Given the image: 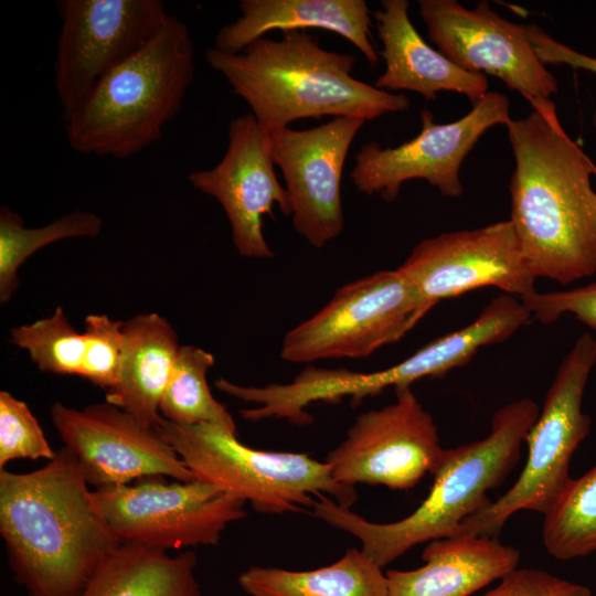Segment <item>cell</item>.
Wrapping results in <instances>:
<instances>
[{"mask_svg": "<svg viewBox=\"0 0 596 596\" xmlns=\"http://www.w3.org/2000/svg\"><path fill=\"white\" fill-rule=\"evenodd\" d=\"M505 126L515 235L533 273L568 285L596 273V166L562 127L551 99Z\"/></svg>", "mask_w": 596, "mask_h": 596, "instance_id": "obj_1", "label": "cell"}, {"mask_svg": "<svg viewBox=\"0 0 596 596\" xmlns=\"http://www.w3.org/2000/svg\"><path fill=\"white\" fill-rule=\"evenodd\" d=\"M0 534L29 596H79L121 544L65 447L38 470L0 469Z\"/></svg>", "mask_w": 596, "mask_h": 596, "instance_id": "obj_2", "label": "cell"}, {"mask_svg": "<svg viewBox=\"0 0 596 596\" xmlns=\"http://www.w3.org/2000/svg\"><path fill=\"white\" fill-rule=\"evenodd\" d=\"M281 34L280 40L260 38L237 54L214 47L204 54L267 131L306 118L353 117L366 121L409 108L406 95L356 79L352 75L354 55L326 50L305 31Z\"/></svg>", "mask_w": 596, "mask_h": 596, "instance_id": "obj_3", "label": "cell"}, {"mask_svg": "<svg viewBox=\"0 0 596 596\" xmlns=\"http://www.w3.org/2000/svg\"><path fill=\"white\" fill-rule=\"evenodd\" d=\"M539 414L533 400L514 401L493 414L487 437L445 448L427 498L402 520L374 523L326 494L313 500L312 513L360 540L362 552L380 567L417 544L455 536L467 518L492 502L488 491L504 482L518 465Z\"/></svg>", "mask_w": 596, "mask_h": 596, "instance_id": "obj_4", "label": "cell"}, {"mask_svg": "<svg viewBox=\"0 0 596 596\" xmlns=\"http://www.w3.org/2000/svg\"><path fill=\"white\" fill-rule=\"evenodd\" d=\"M194 78V45L184 22L170 15L141 51L107 74L65 121L82 155L127 158L156 142L181 110Z\"/></svg>", "mask_w": 596, "mask_h": 596, "instance_id": "obj_5", "label": "cell"}, {"mask_svg": "<svg viewBox=\"0 0 596 596\" xmlns=\"http://www.w3.org/2000/svg\"><path fill=\"white\" fill-rule=\"evenodd\" d=\"M156 429L195 479L249 502L258 512H301L320 494L347 509L358 500L354 486L337 481L326 462L306 454L254 449L214 424L181 426L163 418Z\"/></svg>", "mask_w": 596, "mask_h": 596, "instance_id": "obj_6", "label": "cell"}, {"mask_svg": "<svg viewBox=\"0 0 596 596\" xmlns=\"http://www.w3.org/2000/svg\"><path fill=\"white\" fill-rule=\"evenodd\" d=\"M595 364L596 340L585 332L562 360L525 437L529 453L518 480L498 500L467 518L455 536L498 538L515 512L545 515L556 504L573 479L571 459L590 429L582 401Z\"/></svg>", "mask_w": 596, "mask_h": 596, "instance_id": "obj_7", "label": "cell"}, {"mask_svg": "<svg viewBox=\"0 0 596 596\" xmlns=\"http://www.w3.org/2000/svg\"><path fill=\"white\" fill-rule=\"evenodd\" d=\"M435 305L397 268L339 288L330 301L283 339L280 358L292 363L362 359L397 342Z\"/></svg>", "mask_w": 596, "mask_h": 596, "instance_id": "obj_8", "label": "cell"}, {"mask_svg": "<svg viewBox=\"0 0 596 596\" xmlns=\"http://www.w3.org/2000/svg\"><path fill=\"white\" fill-rule=\"evenodd\" d=\"M93 498L121 543L164 551L217 545L224 530L246 517L244 500L198 479L149 476L94 489Z\"/></svg>", "mask_w": 596, "mask_h": 596, "instance_id": "obj_9", "label": "cell"}, {"mask_svg": "<svg viewBox=\"0 0 596 596\" xmlns=\"http://www.w3.org/2000/svg\"><path fill=\"white\" fill-rule=\"evenodd\" d=\"M54 63L63 120L97 84L148 45L171 14L160 0H64Z\"/></svg>", "mask_w": 596, "mask_h": 596, "instance_id": "obj_10", "label": "cell"}, {"mask_svg": "<svg viewBox=\"0 0 596 596\" xmlns=\"http://www.w3.org/2000/svg\"><path fill=\"white\" fill-rule=\"evenodd\" d=\"M510 117L509 98L488 92L464 117L437 124L428 109L421 111L418 135L396 147L368 142L356 152L351 180L361 193L380 194L395 201L403 183L422 179L444 196L459 198L464 187L459 177L465 158L480 137Z\"/></svg>", "mask_w": 596, "mask_h": 596, "instance_id": "obj_11", "label": "cell"}, {"mask_svg": "<svg viewBox=\"0 0 596 596\" xmlns=\"http://www.w3.org/2000/svg\"><path fill=\"white\" fill-rule=\"evenodd\" d=\"M392 404L361 413L345 439L327 456L333 478L405 490L434 475L443 459L437 426L411 386L395 389Z\"/></svg>", "mask_w": 596, "mask_h": 596, "instance_id": "obj_12", "label": "cell"}, {"mask_svg": "<svg viewBox=\"0 0 596 596\" xmlns=\"http://www.w3.org/2000/svg\"><path fill=\"white\" fill-rule=\"evenodd\" d=\"M417 3L429 39L458 66L500 78L530 104L557 92V81L536 55L526 25L500 17L485 0L475 9L455 0Z\"/></svg>", "mask_w": 596, "mask_h": 596, "instance_id": "obj_13", "label": "cell"}, {"mask_svg": "<svg viewBox=\"0 0 596 596\" xmlns=\"http://www.w3.org/2000/svg\"><path fill=\"white\" fill-rule=\"evenodd\" d=\"M397 269L434 305L485 287L520 300L535 292L536 276L510 220L426 238Z\"/></svg>", "mask_w": 596, "mask_h": 596, "instance_id": "obj_14", "label": "cell"}, {"mask_svg": "<svg viewBox=\"0 0 596 596\" xmlns=\"http://www.w3.org/2000/svg\"><path fill=\"white\" fill-rule=\"evenodd\" d=\"M51 417L64 447L95 489L124 486L149 476L195 479L156 428L108 402L83 409L56 402Z\"/></svg>", "mask_w": 596, "mask_h": 596, "instance_id": "obj_15", "label": "cell"}, {"mask_svg": "<svg viewBox=\"0 0 596 596\" xmlns=\"http://www.w3.org/2000/svg\"><path fill=\"white\" fill-rule=\"evenodd\" d=\"M365 120L334 117L319 126L269 130V149L285 180L294 230L321 248L343 230L342 173L348 151Z\"/></svg>", "mask_w": 596, "mask_h": 596, "instance_id": "obj_16", "label": "cell"}, {"mask_svg": "<svg viewBox=\"0 0 596 596\" xmlns=\"http://www.w3.org/2000/svg\"><path fill=\"white\" fill-rule=\"evenodd\" d=\"M228 145L221 161L213 168L195 170L189 181L199 191L220 202L231 224L232 241L237 252L249 258H270L263 219L274 216L275 205L290 216L286 188L275 173L268 132L252 114L232 119Z\"/></svg>", "mask_w": 596, "mask_h": 596, "instance_id": "obj_17", "label": "cell"}, {"mask_svg": "<svg viewBox=\"0 0 596 596\" xmlns=\"http://www.w3.org/2000/svg\"><path fill=\"white\" fill-rule=\"evenodd\" d=\"M407 0H382L374 12L385 71L374 86L383 91H408L435 100L447 91L465 95L472 105L488 93V78L455 64L421 36L408 15Z\"/></svg>", "mask_w": 596, "mask_h": 596, "instance_id": "obj_18", "label": "cell"}, {"mask_svg": "<svg viewBox=\"0 0 596 596\" xmlns=\"http://www.w3.org/2000/svg\"><path fill=\"white\" fill-rule=\"evenodd\" d=\"M241 17L221 28L214 49L237 54L275 30L321 29L351 42L371 63L379 62L372 43L370 9L364 0H241Z\"/></svg>", "mask_w": 596, "mask_h": 596, "instance_id": "obj_19", "label": "cell"}, {"mask_svg": "<svg viewBox=\"0 0 596 596\" xmlns=\"http://www.w3.org/2000/svg\"><path fill=\"white\" fill-rule=\"evenodd\" d=\"M530 317L517 297L500 295L471 323L427 343L397 364L370 373L356 372L353 389L364 398L390 386L405 387L424 377H440L467 364L480 348L509 339Z\"/></svg>", "mask_w": 596, "mask_h": 596, "instance_id": "obj_20", "label": "cell"}, {"mask_svg": "<svg viewBox=\"0 0 596 596\" xmlns=\"http://www.w3.org/2000/svg\"><path fill=\"white\" fill-rule=\"evenodd\" d=\"M520 557L498 538L434 540L423 551V566L387 571L389 596H470L515 570Z\"/></svg>", "mask_w": 596, "mask_h": 596, "instance_id": "obj_21", "label": "cell"}, {"mask_svg": "<svg viewBox=\"0 0 596 596\" xmlns=\"http://www.w3.org/2000/svg\"><path fill=\"white\" fill-rule=\"evenodd\" d=\"M118 377L106 402L156 428L159 405L179 352L177 333L158 313L138 315L123 323Z\"/></svg>", "mask_w": 596, "mask_h": 596, "instance_id": "obj_22", "label": "cell"}, {"mask_svg": "<svg viewBox=\"0 0 596 596\" xmlns=\"http://www.w3.org/2000/svg\"><path fill=\"white\" fill-rule=\"evenodd\" d=\"M196 556L135 543H121L79 596H202Z\"/></svg>", "mask_w": 596, "mask_h": 596, "instance_id": "obj_23", "label": "cell"}, {"mask_svg": "<svg viewBox=\"0 0 596 596\" xmlns=\"http://www.w3.org/2000/svg\"><path fill=\"white\" fill-rule=\"evenodd\" d=\"M238 585L249 596H389L386 574L358 549L311 571L251 566Z\"/></svg>", "mask_w": 596, "mask_h": 596, "instance_id": "obj_24", "label": "cell"}, {"mask_svg": "<svg viewBox=\"0 0 596 596\" xmlns=\"http://www.w3.org/2000/svg\"><path fill=\"white\" fill-rule=\"evenodd\" d=\"M213 364L210 352L180 347L159 411L175 425L214 424L237 434L231 413L214 398L207 384L206 374Z\"/></svg>", "mask_w": 596, "mask_h": 596, "instance_id": "obj_25", "label": "cell"}, {"mask_svg": "<svg viewBox=\"0 0 596 596\" xmlns=\"http://www.w3.org/2000/svg\"><path fill=\"white\" fill-rule=\"evenodd\" d=\"M102 219L92 212L73 211L54 222L26 228L22 217L8 206L0 210V300L7 302L18 287V269L28 257L54 242L71 237H95Z\"/></svg>", "mask_w": 596, "mask_h": 596, "instance_id": "obj_26", "label": "cell"}, {"mask_svg": "<svg viewBox=\"0 0 596 596\" xmlns=\"http://www.w3.org/2000/svg\"><path fill=\"white\" fill-rule=\"evenodd\" d=\"M542 539L547 553L560 561L596 551V466L572 479L544 515Z\"/></svg>", "mask_w": 596, "mask_h": 596, "instance_id": "obj_27", "label": "cell"}, {"mask_svg": "<svg viewBox=\"0 0 596 596\" xmlns=\"http://www.w3.org/2000/svg\"><path fill=\"white\" fill-rule=\"evenodd\" d=\"M10 337L40 370L81 376L85 337L73 328L61 307L49 318L11 329Z\"/></svg>", "mask_w": 596, "mask_h": 596, "instance_id": "obj_28", "label": "cell"}, {"mask_svg": "<svg viewBox=\"0 0 596 596\" xmlns=\"http://www.w3.org/2000/svg\"><path fill=\"white\" fill-rule=\"evenodd\" d=\"M54 451L28 405L0 392V469L17 459H53Z\"/></svg>", "mask_w": 596, "mask_h": 596, "instance_id": "obj_29", "label": "cell"}, {"mask_svg": "<svg viewBox=\"0 0 596 596\" xmlns=\"http://www.w3.org/2000/svg\"><path fill=\"white\" fill-rule=\"evenodd\" d=\"M84 323L85 354L81 376L108 391L118 377L124 322L114 321L106 315H89Z\"/></svg>", "mask_w": 596, "mask_h": 596, "instance_id": "obj_30", "label": "cell"}, {"mask_svg": "<svg viewBox=\"0 0 596 596\" xmlns=\"http://www.w3.org/2000/svg\"><path fill=\"white\" fill-rule=\"evenodd\" d=\"M531 316L551 324L562 315L572 313L596 332V281L561 291L534 292L521 300Z\"/></svg>", "mask_w": 596, "mask_h": 596, "instance_id": "obj_31", "label": "cell"}, {"mask_svg": "<svg viewBox=\"0 0 596 596\" xmlns=\"http://www.w3.org/2000/svg\"><path fill=\"white\" fill-rule=\"evenodd\" d=\"M481 596H592V590L543 570L517 567Z\"/></svg>", "mask_w": 596, "mask_h": 596, "instance_id": "obj_32", "label": "cell"}, {"mask_svg": "<svg viewBox=\"0 0 596 596\" xmlns=\"http://www.w3.org/2000/svg\"><path fill=\"white\" fill-rule=\"evenodd\" d=\"M529 40L544 64L568 65L573 68L585 70L596 74V57L581 53L564 43L558 42L535 24L526 25ZM596 127V111L593 116Z\"/></svg>", "mask_w": 596, "mask_h": 596, "instance_id": "obj_33", "label": "cell"}, {"mask_svg": "<svg viewBox=\"0 0 596 596\" xmlns=\"http://www.w3.org/2000/svg\"><path fill=\"white\" fill-rule=\"evenodd\" d=\"M594 175H595V178H596V171H595Z\"/></svg>", "mask_w": 596, "mask_h": 596, "instance_id": "obj_34", "label": "cell"}]
</instances>
